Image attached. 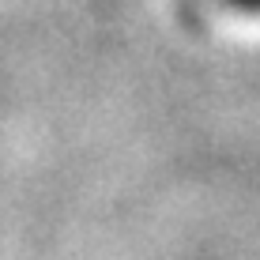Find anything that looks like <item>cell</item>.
<instances>
[{
	"mask_svg": "<svg viewBox=\"0 0 260 260\" xmlns=\"http://www.w3.org/2000/svg\"><path fill=\"white\" fill-rule=\"evenodd\" d=\"M234 8H241V12H260V0H230Z\"/></svg>",
	"mask_w": 260,
	"mask_h": 260,
	"instance_id": "cell-1",
	"label": "cell"
}]
</instances>
